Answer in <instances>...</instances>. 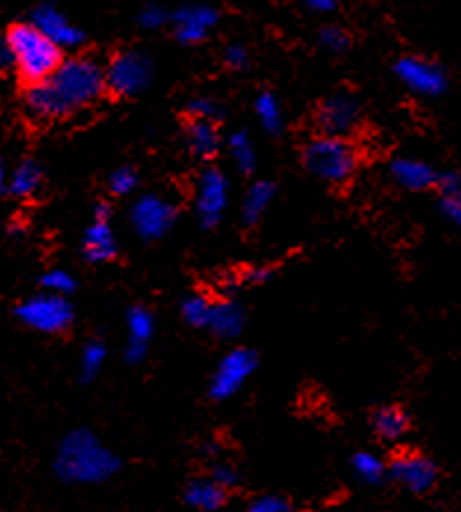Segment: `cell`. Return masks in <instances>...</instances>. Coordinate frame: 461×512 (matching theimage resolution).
I'll use <instances>...</instances> for the list:
<instances>
[{"label": "cell", "mask_w": 461, "mask_h": 512, "mask_svg": "<svg viewBox=\"0 0 461 512\" xmlns=\"http://www.w3.org/2000/svg\"><path fill=\"white\" fill-rule=\"evenodd\" d=\"M183 501L195 510L213 512V510H220L225 505L227 489L220 487L216 480H195L188 484V489H185Z\"/></svg>", "instance_id": "20"}, {"label": "cell", "mask_w": 461, "mask_h": 512, "mask_svg": "<svg viewBox=\"0 0 461 512\" xmlns=\"http://www.w3.org/2000/svg\"><path fill=\"white\" fill-rule=\"evenodd\" d=\"M352 468H354L356 477H359V480L366 482V484H380L384 477L389 475V468L384 466V461L373 452L354 454Z\"/></svg>", "instance_id": "26"}, {"label": "cell", "mask_w": 461, "mask_h": 512, "mask_svg": "<svg viewBox=\"0 0 461 512\" xmlns=\"http://www.w3.org/2000/svg\"><path fill=\"white\" fill-rule=\"evenodd\" d=\"M17 68V59H15V50H12L10 38L0 36V73L15 71Z\"/></svg>", "instance_id": "39"}, {"label": "cell", "mask_w": 461, "mask_h": 512, "mask_svg": "<svg viewBox=\"0 0 461 512\" xmlns=\"http://www.w3.org/2000/svg\"><path fill=\"white\" fill-rule=\"evenodd\" d=\"M246 325V311L237 300L213 302L209 330L220 339H235L242 335Z\"/></svg>", "instance_id": "18"}, {"label": "cell", "mask_w": 461, "mask_h": 512, "mask_svg": "<svg viewBox=\"0 0 461 512\" xmlns=\"http://www.w3.org/2000/svg\"><path fill=\"white\" fill-rule=\"evenodd\" d=\"M389 174L394 178L396 185H401L403 190L412 192L436 188L440 176L429 162L417 157H396L389 166Z\"/></svg>", "instance_id": "16"}, {"label": "cell", "mask_w": 461, "mask_h": 512, "mask_svg": "<svg viewBox=\"0 0 461 512\" xmlns=\"http://www.w3.org/2000/svg\"><path fill=\"white\" fill-rule=\"evenodd\" d=\"M40 286L50 290V293L71 295L73 290L78 288V281H75L73 274L66 272V269H50V272L43 274V279H40Z\"/></svg>", "instance_id": "31"}, {"label": "cell", "mask_w": 461, "mask_h": 512, "mask_svg": "<svg viewBox=\"0 0 461 512\" xmlns=\"http://www.w3.org/2000/svg\"><path fill=\"white\" fill-rule=\"evenodd\" d=\"M17 316L31 330L45 332V335H59V332H66L71 328L73 307L66 300V295L45 290V293L33 295L19 304Z\"/></svg>", "instance_id": "6"}, {"label": "cell", "mask_w": 461, "mask_h": 512, "mask_svg": "<svg viewBox=\"0 0 461 512\" xmlns=\"http://www.w3.org/2000/svg\"><path fill=\"white\" fill-rule=\"evenodd\" d=\"M213 302L206 295H188L181 302V316L183 321L192 325V328H209Z\"/></svg>", "instance_id": "28"}, {"label": "cell", "mask_w": 461, "mask_h": 512, "mask_svg": "<svg viewBox=\"0 0 461 512\" xmlns=\"http://www.w3.org/2000/svg\"><path fill=\"white\" fill-rule=\"evenodd\" d=\"M319 45L330 54H342L349 50L352 40H349V33L342 29V26L328 24L319 31Z\"/></svg>", "instance_id": "30"}, {"label": "cell", "mask_w": 461, "mask_h": 512, "mask_svg": "<svg viewBox=\"0 0 461 512\" xmlns=\"http://www.w3.org/2000/svg\"><path fill=\"white\" fill-rule=\"evenodd\" d=\"M389 477L410 494H426L436 487L438 466L424 454H401L391 461Z\"/></svg>", "instance_id": "12"}, {"label": "cell", "mask_w": 461, "mask_h": 512, "mask_svg": "<svg viewBox=\"0 0 461 512\" xmlns=\"http://www.w3.org/2000/svg\"><path fill=\"white\" fill-rule=\"evenodd\" d=\"M211 480H216L220 487L232 489L239 484V473L235 466H230V463H216L211 470Z\"/></svg>", "instance_id": "37"}, {"label": "cell", "mask_w": 461, "mask_h": 512, "mask_svg": "<svg viewBox=\"0 0 461 512\" xmlns=\"http://www.w3.org/2000/svg\"><path fill=\"white\" fill-rule=\"evenodd\" d=\"M223 61L230 71H244V68L249 66L251 57H249V50H246L244 45H230L223 54Z\"/></svg>", "instance_id": "36"}, {"label": "cell", "mask_w": 461, "mask_h": 512, "mask_svg": "<svg viewBox=\"0 0 461 512\" xmlns=\"http://www.w3.org/2000/svg\"><path fill=\"white\" fill-rule=\"evenodd\" d=\"M169 19H171L169 12L164 10L162 5H157V3H146L139 10V24L143 26V29L155 31V29H160V26L167 24Z\"/></svg>", "instance_id": "34"}, {"label": "cell", "mask_w": 461, "mask_h": 512, "mask_svg": "<svg viewBox=\"0 0 461 512\" xmlns=\"http://www.w3.org/2000/svg\"><path fill=\"white\" fill-rule=\"evenodd\" d=\"M258 368V356L251 349H232L230 354L220 358L216 372L211 377L209 396L218 403L230 400L242 391V386L249 382V377Z\"/></svg>", "instance_id": "7"}, {"label": "cell", "mask_w": 461, "mask_h": 512, "mask_svg": "<svg viewBox=\"0 0 461 512\" xmlns=\"http://www.w3.org/2000/svg\"><path fill=\"white\" fill-rule=\"evenodd\" d=\"M188 113L192 120H209V122H220L223 120V108H220L218 101L209 99V96H199V99H192L188 106Z\"/></svg>", "instance_id": "32"}, {"label": "cell", "mask_w": 461, "mask_h": 512, "mask_svg": "<svg viewBox=\"0 0 461 512\" xmlns=\"http://www.w3.org/2000/svg\"><path fill=\"white\" fill-rule=\"evenodd\" d=\"M251 512H291L293 503L279 494H263L249 503Z\"/></svg>", "instance_id": "33"}, {"label": "cell", "mask_w": 461, "mask_h": 512, "mask_svg": "<svg viewBox=\"0 0 461 512\" xmlns=\"http://www.w3.org/2000/svg\"><path fill=\"white\" fill-rule=\"evenodd\" d=\"M10 45L15 50L19 78L29 85L43 82L57 71L64 61V50L45 36L36 24H15L8 31Z\"/></svg>", "instance_id": "3"}, {"label": "cell", "mask_w": 461, "mask_h": 512, "mask_svg": "<svg viewBox=\"0 0 461 512\" xmlns=\"http://www.w3.org/2000/svg\"><path fill=\"white\" fill-rule=\"evenodd\" d=\"M302 164L319 181L347 183L356 174L359 152L344 136L321 134L305 145Z\"/></svg>", "instance_id": "4"}, {"label": "cell", "mask_w": 461, "mask_h": 512, "mask_svg": "<svg viewBox=\"0 0 461 512\" xmlns=\"http://www.w3.org/2000/svg\"><path fill=\"white\" fill-rule=\"evenodd\" d=\"M8 171H5V164H3V157H0V195H3L5 190H8Z\"/></svg>", "instance_id": "42"}, {"label": "cell", "mask_w": 461, "mask_h": 512, "mask_svg": "<svg viewBox=\"0 0 461 512\" xmlns=\"http://www.w3.org/2000/svg\"><path fill=\"white\" fill-rule=\"evenodd\" d=\"M150 82H153V61L141 50L118 52L106 66L108 92L122 99L141 94Z\"/></svg>", "instance_id": "5"}, {"label": "cell", "mask_w": 461, "mask_h": 512, "mask_svg": "<svg viewBox=\"0 0 461 512\" xmlns=\"http://www.w3.org/2000/svg\"><path fill=\"white\" fill-rule=\"evenodd\" d=\"M108 92L106 68L89 57L64 59L50 78L26 89V110L36 120H61L92 106Z\"/></svg>", "instance_id": "1"}, {"label": "cell", "mask_w": 461, "mask_h": 512, "mask_svg": "<svg viewBox=\"0 0 461 512\" xmlns=\"http://www.w3.org/2000/svg\"><path fill=\"white\" fill-rule=\"evenodd\" d=\"M302 5H305L307 10L323 15V12H333L337 8V0H302Z\"/></svg>", "instance_id": "41"}, {"label": "cell", "mask_w": 461, "mask_h": 512, "mask_svg": "<svg viewBox=\"0 0 461 512\" xmlns=\"http://www.w3.org/2000/svg\"><path fill=\"white\" fill-rule=\"evenodd\" d=\"M106 356L108 351L99 339H92V342L85 344V349H82V356H80V379L82 382H92L101 375L103 365H106Z\"/></svg>", "instance_id": "27"}, {"label": "cell", "mask_w": 461, "mask_h": 512, "mask_svg": "<svg viewBox=\"0 0 461 512\" xmlns=\"http://www.w3.org/2000/svg\"><path fill=\"white\" fill-rule=\"evenodd\" d=\"M438 209L447 223H452L461 230V192L459 195H440Z\"/></svg>", "instance_id": "35"}, {"label": "cell", "mask_w": 461, "mask_h": 512, "mask_svg": "<svg viewBox=\"0 0 461 512\" xmlns=\"http://www.w3.org/2000/svg\"><path fill=\"white\" fill-rule=\"evenodd\" d=\"M31 22L36 24L47 38L54 40L61 50H75V47L85 43V33H82L57 5H38V8L33 10Z\"/></svg>", "instance_id": "15"}, {"label": "cell", "mask_w": 461, "mask_h": 512, "mask_svg": "<svg viewBox=\"0 0 461 512\" xmlns=\"http://www.w3.org/2000/svg\"><path fill=\"white\" fill-rule=\"evenodd\" d=\"M230 199L227 178L216 166H206L197 181V218L204 230H213L223 218Z\"/></svg>", "instance_id": "9"}, {"label": "cell", "mask_w": 461, "mask_h": 512, "mask_svg": "<svg viewBox=\"0 0 461 512\" xmlns=\"http://www.w3.org/2000/svg\"><path fill=\"white\" fill-rule=\"evenodd\" d=\"M185 143L197 159H213L218 155L223 138H220L216 122L190 120L188 129H185Z\"/></svg>", "instance_id": "19"}, {"label": "cell", "mask_w": 461, "mask_h": 512, "mask_svg": "<svg viewBox=\"0 0 461 512\" xmlns=\"http://www.w3.org/2000/svg\"><path fill=\"white\" fill-rule=\"evenodd\" d=\"M277 195V188L270 181H258L246 190L244 202H242V220L244 225H256L260 218L265 216V211L270 209L272 199Z\"/></svg>", "instance_id": "23"}, {"label": "cell", "mask_w": 461, "mask_h": 512, "mask_svg": "<svg viewBox=\"0 0 461 512\" xmlns=\"http://www.w3.org/2000/svg\"><path fill=\"white\" fill-rule=\"evenodd\" d=\"M136 185H139V174H136L132 166H120V169H115L108 178V190H110V195H115V197L132 195V192L136 190Z\"/></svg>", "instance_id": "29"}, {"label": "cell", "mask_w": 461, "mask_h": 512, "mask_svg": "<svg viewBox=\"0 0 461 512\" xmlns=\"http://www.w3.org/2000/svg\"><path fill=\"white\" fill-rule=\"evenodd\" d=\"M256 115L270 136H279L284 131V110H281L277 94L260 92L256 99Z\"/></svg>", "instance_id": "24"}, {"label": "cell", "mask_w": 461, "mask_h": 512, "mask_svg": "<svg viewBox=\"0 0 461 512\" xmlns=\"http://www.w3.org/2000/svg\"><path fill=\"white\" fill-rule=\"evenodd\" d=\"M40 185H43V169L36 159H24L8 178V192L19 199L33 197L40 190Z\"/></svg>", "instance_id": "22"}, {"label": "cell", "mask_w": 461, "mask_h": 512, "mask_svg": "<svg viewBox=\"0 0 461 512\" xmlns=\"http://www.w3.org/2000/svg\"><path fill=\"white\" fill-rule=\"evenodd\" d=\"M398 80L419 96H440L447 89V73L436 61L424 57H403L396 61Z\"/></svg>", "instance_id": "11"}, {"label": "cell", "mask_w": 461, "mask_h": 512, "mask_svg": "<svg viewBox=\"0 0 461 512\" xmlns=\"http://www.w3.org/2000/svg\"><path fill=\"white\" fill-rule=\"evenodd\" d=\"M314 122L321 134L344 136L356 131L361 122V103L352 94H333L319 103Z\"/></svg>", "instance_id": "10"}, {"label": "cell", "mask_w": 461, "mask_h": 512, "mask_svg": "<svg viewBox=\"0 0 461 512\" xmlns=\"http://www.w3.org/2000/svg\"><path fill=\"white\" fill-rule=\"evenodd\" d=\"M227 148H230V155L242 174H251L256 169V148H253L251 136L246 131H235L227 138Z\"/></svg>", "instance_id": "25"}, {"label": "cell", "mask_w": 461, "mask_h": 512, "mask_svg": "<svg viewBox=\"0 0 461 512\" xmlns=\"http://www.w3.org/2000/svg\"><path fill=\"white\" fill-rule=\"evenodd\" d=\"M436 188H438L440 195H459V192H461V174H457V171H447V174H440Z\"/></svg>", "instance_id": "38"}, {"label": "cell", "mask_w": 461, "mask_h": 512, "mask_svg": "<svg viewBox=\"0 0 461 512\" xmlns=\"http://www.w3.org/2000/svg\"><path fill=\"white\" fill-rule=\"evenodd\" d=\"M178 218V209L160 195H143L134 202L129 211L132 227L141 239L155 241L162 239Z\"/></svg>", "instance_id": "8"}, {"label": "cell", "mask_w": 461, "mask_h": 512, "mask_svg": "<svg viewBox=\"0 0 461 512\" xmlns=\"http://www.w3.org/2000/svg\"><path fill=\"white\" fill-rule=\"evenodd\" d=\"M120 468V456L103 445L87 428L68 433L59 442L57 456H54V473L66 484L108 482Z\"/></svg>", "instance_id": "2"}, {"label": "cell", "mask_w": 461, "mask_h": 512, "mask_svg": "<svg viewBox=\"0 0 461 512\" xmlns=\"http://www.w3.org/2000/svg\"><path fill=\"white\" fill-rule=\"evenodd\" d=\"M155 335V316L146 307H132L127 314V363L139 365L148 354V342Z\"/></svg>", "instance_id": "17"}, {"label": "cell", "mask_w": 461, "mask_h": 512, "mask_svg": "<svg viewBox=\"0 0 461 512\" xmlns=\"http://www.w3.org/2000/svg\"><path fill=\"white\" fill-rule=\"evenodd\" d=\"M373 431L380 435L382 440L396 442L405 438L410 431V414L398 405H387L375 410L373 414Z\"/></svg>", "instance_id": "21"}, {"label": "cell", "mask_w": 461, "mask_h": 512, "mask_svg": "<svg viewBox=\"0 0 461 512\" xmlns=\"http://www.w3.org/2000/svg\"><path fill=\"white\" fill-rule=\"evenodd\" d=\"M220 15L211 5H183L171 15L174 36L181 45H199L216 29Z\"/></svg>", "instance_id": "13"}, {"label": "cell", "mask_w": 461, "mask_h": 512, "mask_svg": "<svg viewBox=\"0 0 461 512\" xmlns=\"http://www.w3.org/2000/svg\"><path fill=\"white\" fill-rule=\"evenodd\" d=\"M272 279V269L270 267H251L244 272V281L246 283H265Z\"/></svg>", "instance_id": "40"}, {"label": "cell", "mask_w": 461, "mask_h": 512, "mask_svg": "<svg viewBox=\"0 0 461 512\" xmlns=\"http://www.w3.org/2000/svg\"><path fill=\"white\" fill-rule=\"evenodd\" d=\"M82 255L87 262H108L118 255V241H115V232L110 227V206L99 204L94 209L92 225L85 230L82 237Z\"/></svg>", "instance_id": "14"}]
</instances>
